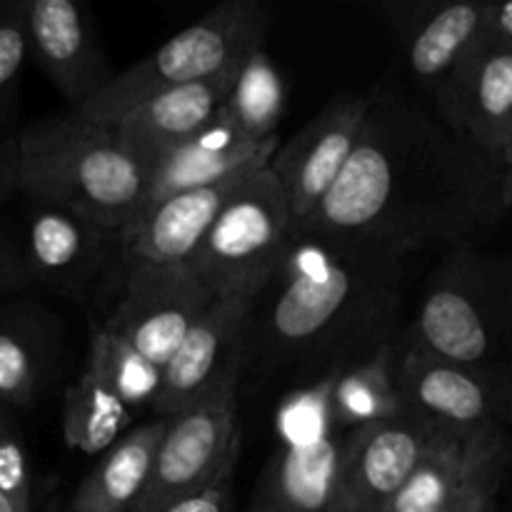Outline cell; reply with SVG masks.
Returning <instances> with one entry per match:
<instances>
[{
	"label": "cell",
	"mask_w": 512,
	"mask_h": 512,
	"mask_svg": "<svg viewBox=\"0 0 512 512\" xmlns=\"http://www.w3.org/2000/svg\"><path fill=\"white\" fill-rule=\"evenodd\" d=\"M118 240V233L73 210L33 203L20 248L33 283L75 293L100 273Z\"/></svg>",
	"instance_id": "e0dca14e"
},
{
	"label": "cell",
	"mask_w": 512,
	"mask_h": 512,
	"mask_svg": "<svg viewBox=\"0 0 512 512\" xmlns=\"http://www.w3.org/2000/svg\"><path fill=\"white\" fill-rule=\"evenodd\" d=\"M28 60L78 110L113 80L98 30L78 0H23Z\"/></svg>",
	"instance_id": "4fadbf2b"
},
{
	"label": "cell",
	"mask_w": 512,
	"mask_h": 512,
	"mask_svg": "<svg viewBox=\"0 0 512 512\" xmlns=\"http://www.w3.org/2000/svg\"><path fill=\"white\" fill-rule=\"evenodd\" d=\"M440 428L415 413L365 425L343 440L330 512H383L420 463Z\"/></svg>",
	"instance_id": "7c38bea8"
},
{
	"label": "cell",
	"mask_w": 512,
	"mask_h": 512,
	"mask_svg": "<svg viewBox=\"0 0 512 512\" xmlns=\"http://www.w3.org/2000/svg\"><path fill=\"white\" fill-rule=\"evenodd\" d=\"M33 285L25 265L23 248L8 235L0 233V295L3 293H18V290Z\"/></svg>",
	"instance_id": "d6a6232c"
},
{
	"label": "cell",
	"mask_w": 512,
	"mask_h": 512,
	"mask_svg": "<svg viewBox=\"0 0 512 512\" xmlns=\"http://www.w3.org/2000/svg\"><path fill=\"white\" fill-rule=\"evenodd\" d=\"M393 370L405 408L435 428L478 433L512 423V368H468L408 343Z\"/></svg>",
	"instance_id": "ba28073f"
},
{
	"label": "cell",
	"mask_w": 512,
	"mask_h": 512,
	"mask_svg": "<svg viewBox=\"0 0 512 512\" xmlns=\"http://www.w3.org/2000/svg\"><path fill=\"white\" fill-rule=\"evenodd\" d=\"M278 145V138H243L220 113L215 123H210L203 133H198L188 143L165 155L145 175V198L140 210L158 203V200L170 198V195L248 178V175L268 168Z\"/></svg>",
	"instance_id": "2e32d148"
},
{
	"label": "cell",
	"mask_w": 512,
	"mask_h": 512,
	"mask_svg": "<svg viewBox=\"0 0 512 512\" xmlns=\"http://www.w3.org/2000/svg\"><path fill=\"white\" fill-rule=\"evenodd\" d=\"M210 300L190 265H125L118 300L103 325L165 368Z\"/></svg>",
	"instance_id": "9c48e42d"
},
{
	"label": "cell",
	"mask_w": 512,
	"mask_h": 512,
	"mask_svg": "<svg viewBox=\"0 0 512 512\" xmlns=\"http://www.w3.org/2000/svg\"><path fill=\"white\" fill-rule=\"evenodd\" d=\"M28 63V38H25L23 0H8L0 5V138H8L20 108V83Z\"/></svg>",
	"instance_id": "f546056e"
},
{
	"label": "cell",
	"mask_w": 512,
	"mask_h": 512,
	"mask_svg": "<svg viewBox=\"0 0 512 512\" xmlns=\"http://www.w3.org/2000/svg\"><path fill=\"white\" fill-rule=\"evenodd\" d=\"M265 28L268 18L260 3L228 0L173 35L155 53L113 75L98 95L73 113L103 125L118 123L135 105L165 90L203 83L238 68L250 53L263 48Z\"/></svg>",
	"instance_id": "5b68a950"
},
{
	"label": "cell",
	"mask_w": 512,
	"mask_h": 512,
	"mask_svg": "<svg viewBox=\"0 0 512 512\" xmlns=\"http://www.w3.org/2000/svg\"><path fill=\"white\" fill-rule=\"evenodd\" d=\"M483 38L498 48L512 50V3H488Z\"/></svg>",
	"instance_id": "e575fe53"
},
{
	"label": "cell",
	"mask_w": 512,
	"mask_h": 512,
	"mask_svg": "<svg viewBox=\"0 0 512 512\" xmlns=\"http://www.w3.org/2000/svg\"><path fill=\"white\" fill-rule=\"evenodd\" d=\"M343 438L283 448L263 485L258 512H330L338 488Z\"/></svg>",
	"instance_id": "7402d4cb"
},
{
	"label": "cell",
	"mask_w": 512,
	"mask_h": 512,
	"mask_svg": "<svg viewBox=\"0 0 512 512\" xmlns=\"http://www.w3.org/2000/svg\"><path fill=\"white\" fill-rule=\"evenodd\" d=\"M393 365V348L385 343L358 363L338 368L333 385L335 428L358 430L408 413Z\"/></svg>",
	"instance_id": "cb8c5ba5"
},
{
	"label": "cell",
	"mask_w": 512,
	"mask_h": 512,
	"mask_svg": "<svg viewBox=\"0 0 512 512\" xmlns=\"http://www.w3.org/2000/svg\"><path fill=\"white\" fill-rule=\"evenodd\" d=\"M235 70L238 68L203 83L165 90L135 105L118 123L110 125L118 143L143 170V175H148L165 155L215 123L223 110Z\"/></svg>",
	"instance_id": "9a60e30c"
},
{
	"label": "cell",
	"mask_w": 512,
	"mask_h": 512,
	"mask_svg": "<svg viewBox=\"0 0 512 512\" xmlns=\"http://www.w3.org/2000/svg\"><path fill=\"white\" fill-rule=\"evenodd\" d=\"M235 463H238V458L230 460V463L220 470L218 478L210 480L205 488L175 500V503H170L168 508H163L160 512H228V493Z\"/></svg>",
	"instance_id": "1f68e13d"
},
{
	"label": "cell",
	"mask_w": 512,
	"mask_h": 512,
	"mask_svg": "<svg viewBox=\"0 0 512 512\" xmlns=\"http://www.w3.org/2000/svg\"><path fill=\"white\" fill-rule=\"evenodd\" d=\"M8 413H10V410L5 408V405H0V418H5V415H8Z\"/></svg>",
	"instance_id": "74e56055"
},
{
	"label": "cell",
	"mask_w": 512,
	"mask_h": 512,
	"mask_svg": "<svg viewBox=\"0 0 512 512\" xmlns=\"http://www.w3.org/2000/svg\"><path fill=\"white\" fill-rule=\"evenodd\" d=\"M20 193V153L15 135L0 138V205Z\"/></svg>",
	"instance_id": "836d02e7"
},
{
	"label": "cell",
	"mask_w": 512,
	"mask_h": 512,
	"mask_svg": "<svg viewBox=\"0 0 512 512\" xmlns=\"http://www.w3.org/2000/svg\"><path fill=\"white\" fill-rule=\"evenodd\" d=\"M498 433L503 430L458 433V430L440 428L410 478L383 512L438 510Z\"/></svg>",
	"instance_id": "603a6c76"
},
{
	"label": "cell",
	"mask_w": 512,
	"mask_h": 512,
	"mask_svg": "<svg viewBox=\"0 0 512 512\" xmlns=\"http://www.w3.org/2000/svg\"><path fill=\"white\" fill-rule=\"evenodd\" d=\"M505 213L500 168L415 100L373 93L338 183L295 230L410 255L425 245L468 243Z\"/></svg>",
	"instance_id": "6da1fadb"
},
{
	"label": "cell",
	"mask_w": 512,
	"mask_h": 512,
	"mask_svg": "<svg viewBox=\"0 0 512 512\" xmlns=\"http://www.w3.org/2000/svg\"><path fill=\"white\" fill-rule=\"evenodd\" d=\"M435 115L495 168L512 143V50L480 40L433 95Z\"/></svg>",
	"instance_id": "5bb4252c"
},
{
	"label": "cell",
	"mask_w": 512,
	"mask_h": 512,
	"mask_svg": "<svg viewBox=\"0 0 512 512\" xmlns=\"http://www.w3.org/2000/svg\"><path fill=\"white\" fill-rule=\"evenodd\" d=\"M405 258L388 245L293 230L268 285L265 345L290 360L333 358L330 370L375 353L398 308Z\"/></svg>",
	"instance_id": "7a4b0ae2"
},
{
	"label": "cell",
	"mask_w": 512,
	"mask_h": 512,
	"mask_svg": "<svg viewBox=\"0 0 512 512\" xmlns=\"http://www.w3.org/2000/svg\"><path fill=\"white\" fill-rule=\"evenodd\" d=\"M510 213H512V210H510Z\"/></svg>",
	"instance_id": "f35d334b"
},
{
	"label": "cell",
	"mask_w": 512,
	"mask_h": 512,
	"mask_svg": "<svg viewBox=\"0 0 512 512\" xmlns=\"http://www.w3.org/2000/svg\"><path fill=\"white\" fill-rule=\"evenodd\" d=\"M238 375H225L198 403L168 418L148 483L130 512H160L205 488L238 458Z\"/></svg>",
	"instance_id": "52a82bcc"
},
{
	"label": "cell",
	"mask_w": 512,
	"mask_h": 512,
	"mask_svg": "<svg viewBox=\"0 0 512 512\" xmlns=\"http://www.w3.org/2000/svg\"><path fill=\"white\" fill-rule=\"evenodd\" d=\"M0 512H25V510H20L18 505L8 498V495L0 493Z\"/></svg>",
	"instance_id": "8d00e7d4"
},
{
	"label": "cell",
	"mask_w": 512,
	"mask_h": 512,
	"mask_svg": "<svg viewBox=\"0 0 512 512\" xmlns=\"http://www.w3.org/2000/svg\"><path fill=\"white\" fill-rule=\"evenodd\" d=\"M335 373L338 370H328L323 378L293 390L280 400L275 410V435L283 448H310L333 435Z\"/></svg>",
	"instance_id": "83f0119b"
},
{
	"label": "cell",
	"mask_w": 512,
	"mask_h": 512,
	"mask_svg": "<svg viewBox=\"0 0 512 512\" xmlns=\"http://www.w3.org/2000/svg\"><path fill=\"white\" fill-rule=\"evenodd\" d=\"M293 238V218L270 168L248 175L205 233L190 270L210 295L265 293Z\"/></svg>",
	"instance_id": "8992f818"
},
{
	"label": "cell",
	"mask_w": 512,
	"mask_h": 512,
	"mask_svg": "<svg viewBox=\"0 0 512 512\" xmlns=\"http://www.w3.org/2000/svg\"><path fill=\"white\" fill-rule=\"evenodd\" d=\"M20 193L30 203L73 210L123 233L145 198V175L113 128L80 113H58L15 133Z\"/></svg>",
	"instance_id": "3957f363"
},
{
	"label": "cell",
	"mask_w": 512,
	"mask_h": 512,
	"mask_svg": "<svg viewBox=\"0 0 512 512\" xmlns=\"http://www.w3.org/2000/svg\"><path fill=\"white\" fill-rule=\"evenodd\" d=\"M0 493L8 495L20 510L33 512L28 453L20 433L15 430L13 413L0 418Z\"/></svg>",
	"instance_id": "4dcf8cb0"
},
{
	"label": "cell",
	"mask_w": 512,
	"mask_h": 512,
	"mask_svg": "<svg viewBox=\"0 0 512 512\" xmlns=\"http://www.w3.org/2000/svg\"><path fill=\"white\" fill-rule=\"evenodd\" d=\"M370 100L373 95L363 93L333 98L270 158L268 168L288 200L293 230L318 210L338 183L360 138Z\"/></svg>",
	"instance_id": "30bf717a"
},
{
	"label": "cell",
	"mask_w": 512,
	"mask_h": 512,
	"mask_svg": "<svg viewBox=\"0 0 512 512\" xmlns=\"http://www.w3.org/2000/svg\"><path fill=\"white\" fill-rule=\"evenodd\" d=\"M130 410L138 413L140 408H153L158 400L160 385H163V368L150 363L145 355L120 335L108 330L105 325L93 328L90 335L88 365Z\"/></svg>",
	"instance_id": "4316f807"
},
{
	"label": "cell",
	"mask_w": 512,
	"mask_h": 512,
	"mask_svg": "<svg viewBox=\"0 0 512 512\" xmlns=\"http://www.w3.org/2000/svg\"><path fill=\"white\" fill-rule=\"evenodd\" d=\"M488 3H448L405 25V55L413 78L438 93L485 35Z\"/></svg>",
	"instance_id": "d6986e66"
},
{
	"label": "cell",
	"mask_w": 512,
	"mask_h": 512,
	"mask_svg": "<svg viewBox=\"0 0 512 512\" xmlns=\"http://www.w3.org/2000/svg\"><path fill=\"white\" fill-rule=\"evenodd\" d=\"M243 180L170 195L143 208L120 233V258L125 265H190L215 215Z\"/></svg>",
	"instance_id": "ac0fdd59"
},
{
	"label": "cell",
	"mask_w": 512,
	"mask_h": 512,
	"mask_svg": "<svg viewBox=\"0 0 512 512\" xmlns=\"http://www.w3.org/2000/svg\"><path fill=\"white\" fill-rule=\"evenodd\" d=\"M165 425L168 418L150 420L105 450L98 465L75 490L68 512H130L148 483Z\"/></svg>",
	"instance_id": "ffe728a7"
},
{
	"label": "cell",
	"mask_w": 512,
	"mask_h": 512,
	"mask_svg": "<svg viewBox=\"0 0 512 512\" xmlns=\"http://www.w3.org/2000/svg\"><path fill=\"white\" fill-rule=\"evenodd\" d=\"M260 295L258 290H238L215 295L205 305L163 368V385L153 405L155 418H173L240 368L245 325Z\"/></svg>",
	"instance_id": "8fae6325"
},
{
	"label": "cell",
	"mask_w": 512,
	"mask_h": 512,
	"mask_svg": "<svg viewBox=\"0 0 512 512\" xmlns=\"http://www.w3.org/2000/svg\"><path fill=\"white\" fill-rule=\"evenodd\" d=\"M410 345L483 370L512 368V255L460 243L425 285Z\"/></svg>",
	"instance_id": "277c9868"
},
{
	"label": "cell",
	"mask_w": 512,
	"mask_h": 512,
	"mask_svg": "<svg viewBox=\"0 0 512 512\" xmlns=\"http://www.w3.org/2000/svg\"><path fill=\"white\" fill-rule=\"evenodd\" d=\"M130 410L90 368L65 390L63 438L70 450L98 455L113 448L133 423Z\"/></svg>",
	"instance_id": "d4e9b609"
},
{
	"label": "cell",
	"mask_w": 512,
	"mask_h": 512,
	"mask_svg": "<svg viewBox=\"0 0 512 512\" xmlns=\"http://www.w3.org/2000/svg\"><path fill=\"white\" fill-rule=\"evenodd\" d=\"M512 465V440L508 430L495 435L488 448L480 453L458 488L433 512H495L500 488H503Z\"/></svg>",
	"instance_id": "f1b7e54d"
},
{
	"label": "cell",
	"mask_w": 512,
	"mask_h": 512,
	"mask_svg": "<svg viewBox=\"0 0 512 512\" xmlns=\"http://www.w3.org/2000/svg\"><path fill=\"white\" fill-rule=\"evenodd\" d=\"M500 175H503V205L505 210H512V143L510 148L505 150L503 165H500Z\"/></svg>",
	"instance_id": "d590c367"
},
{
	"label": "cell",
	"mask_w": 512,
	"mask_h": 512,
	"mask_svg": "<svg viewBox=\"0 0 512 512\" xmlns=\"http://www.w3.org/2000/svg\"><path fill=\"white\" fill-rule=\"evenodd\" d=\"M285 110V83L280 70L258 48L238 65L223 103V118L248 140L278 138Z\"/></svg>",
	"instance_id": "484cf974"
},
{
	"label": "cell",
	"mask_w": 512,
	"mask_h": 512,
	"mask_svg": "<svg viewBox=\"0 0 512 512\" xmlns=\"http://www.w3.org/2000/svg\"><path fill=\"white\" fill-rule=\"evenodd\" d=\"M53 348L48 315L30 305H0V405L10 413L35 403Z\"/></svg>",
	"instance_id": "44dd1931"
}]
</instances>
